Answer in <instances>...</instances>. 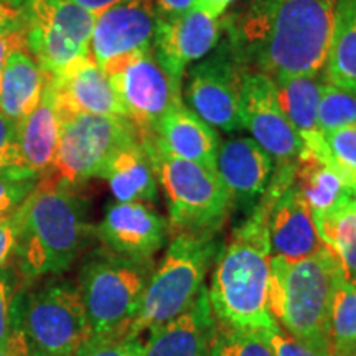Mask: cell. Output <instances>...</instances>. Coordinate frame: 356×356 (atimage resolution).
I'll return each mask as SVG.
<instances>
[{
  "label": "cell",
  "instance_id": "7a4b0ae2",
  "mask_svg": "<svg viewBox=\"0 0 356 356\" xmlns=\"http://www.w3.org/2000/svg\"><path fill=\"white\" fill-rule=\"evenodd\" d=\"M17 246L13 262L24 286L63 274L96 236L76 186L53 175L40 178L13 213Z\"/></svg>",
  "mask_w": 356,
  "mask_h": 356
},
{
  "label": "cell",
  "instance_id": "44dd1931",
  "mask_svg": "<svg viewBox=\"0 0 356 356\" xmlns=\"http://www.w3.org/2000/svg\"><path fill=\"white\" fill-rule=\"evenodd\" d=\"M61 118L50 79L38 106L17 122V145L26 175L35 180L48 175L55 163L61 134Z\"/></svg>",
  "mask_w": 356,
  "mask_h": 356
},
{
  "label": "cell",
  "instance_id": "5bb4252c",
  "mask_svg": "<svg viewBox=\"0 0 356 356\" xmlns=\"http://www.w3.org/2000/svg\"><path fill=\"white\" fill-rule=\"evenodd\" d=\"M168 221L147 203L115 202L96 226V238L114 254L145 266L165 246Z\"/></svg>",
  "mask_w": 356,
  "mask_h": 356
},
{
  "label": "cell",
  "instance_id": "ab89813d",
  "mask_svg": "<svg viewBox=\"0 0 356 356\" xmlns=\"http://www.w3.org/2000/svg\"><path fill=\"white\" fill-rule=\"evenodd\" d=\"M17 48H26L25 33H10L0 35V86H2L3 71H6L7 56Z\"/></svg>",
  "mask_w": 356,
  "mask_h": 356
},
{
  "label": "cell",
  "instance_id": "8d00e7d4",
  "mask_svg": "<svg viewBox=\"0 0 356 356\" xmlns=\"http://www.w3.org/2000/svg\"><path fill=\"white\" fill-rule=\"evenodd\" d=\"M17 246V222L13 215L0 218V270L8 269Z\"/></svg>",
  "mask_w": 356,
  "mask_h": 356
},
{
  "label": "cell",
  "instance_id": "5b68a950",
  "mask_svg": "<svg viewBox=\"0 0 356 356\" xmlns=\"http://www.w3.org/2000/svg\"><path fill=\"white\" fill-rule=\"evenodd\" d=\"M225 241L218 233L172 234L160 266L147 282L139 314L127 335L140 337L142 332L175 318L193 304L204 287Z\"/></svg>",
  "mask_w": 356,
  "mask_h": 356
},
{
  "label": "cell",
  "instance_id": "ee69618b",
  "mask_svg": "<svg viewBox=\"0 0 356 356\" xmlns=\"http://www.w3.org/2000/svg\"><path fill=\"white\" fill-rule=\"evenodd\" d=\"M2 2H8V3H13V6H19V0H2Z\"/></svg>",
  "mask_w": 356,
  "mask_h": 356
},
{
  "label": "cell",
  "instance_id": "30bf717a",
  "mask_svg": "<svg viewBox=\"0 0 356 356\" xmlns=\"http://www.w3.org/2000/svg\"><path fill=\"white\" fill-rule=\"evenodd\" d=\"M113 83L124 114L137 134L152 132L160 119L181 104V83L159 63L152 48L124 55L101 66Z\"/></svg>",
  "mask_w": 356,
  "mask_h": 356
},
{
  "label": "cell",
  "instance_id": "3957f363",
  "mask_svg": "<svg viewBox=\"0 0 356 356\" xmlns=\"http://www.w3.org/2000/svg\"><path fill=\"white\" fill-rule=\"evenodd\" d=\"M210 273L207 292L218 323L252 332L275 323L269 310L270 248L264 197L231 233Z\"/></svg>",
  "mask_w": 356,
  "mask_h": 356
},
{
  "label": "cell",
  "instance_id": "52a82bcc",
  "mask_svg": "<svg viewBox=\"0 0 356 356\" xmlns=\"http://www.w3.org/2000/svg\"><path fill=\"white\" fill-rule=\"evenodd\" d=\"M154 266L114 254L104 246L84 259L78 286L89 337H122L131 330Z\"/></svg>",
  "mask_w": 356,
  "mask_h": 356
},
{
  "label": "cell",
  "instance_id": "bcb514c9",
  "mask_svg": "<svg viewBox=\"0 0 356 356\" xmlns=\"http://www.w3.org/2000/svg\"><path fill=\"white\" fill-rule=\"evenodd\" d=\"M345 356H356V350H353V351H350L348 355H345Z\"/></svg>",
  "mask_w": 356,
  "mask_h": 356
},
{
  "label": "cell",
  "instance_id": "83f0119b",
  "mask_svg": "<svg viewBox=\"0 0 356 356\" xmlns=\"http://www.w3.org/2000/svg\"><path fill=\"white\" fill-rule=\"evenodd\" d=\"M356 350V287L338 280L330 309V356H345Z\"/></svg>",
  "mask_w": 356,
  "mask_h": 356
},
{
  "label": "cell",
  "instance_id": "f546056e",
  "mask_svg": "<svg viewBox=\"0 0 356 356\" xmlns=\"http://www.w3.org/2000/svg\"><path fill=\"white\" fill-rule=\"evenodd\" d=\"M328 162L343 177L346 185L356 195V124L338 127L323 134Z\"/></svg>",
  "mask_w": 356,
  "mask_h": 356
},
{
  "label": "cell",
  "instance_id": "e575fe53",
  "mask_svg": "<svg viewBox=\"0 0 356 356\" xmlns=\"http://www.w3.org/2000/svg\"><path fill=\"white\" fill-rule=\"evenodd\" d=\"M38 180H19L0 173V218L10 216L32 193Z\"/></svg>",
  "mask_w": 356,
  "mask_h": 356
},
{
  "label": "cell",
  "instance_id": "cb8c5ba5",
  "mask_svg": "<svg viewBox=\"0 0 356 356\" xmlns=\"http://www.w3.org/2000/svg\"><path fill=\"white\" fill-rule=\"evenodd\" d=\"M48 76L29 48H17L7 56L0 86V111L19 122L37 108Z\"/></svg>",
  "mask_w": 356,
  "mask_h": 356
},
{
  "label": "cell",
  "instance_id": "d590c367",
  "mask_svg": "<svg viewBox=\"0 0 356 356\" xmlns=\"http://www.w3.org/2000/svg\"><path fill=\"white\" fill-rule=\"evenodd\" d=\"M17 292L19 289H17V280L12 270H0V346L6 343L10 335Z\"/></svg>",
  "mask_w": 356,
  "mask_h": 356
},
{
  "label": "cell",
  "instance_id": "b9f144b4",
  "mask_svg": "<svg viewBox=\"0 0 356 356\" xmlns=\"http://www.w3.org/2000/svg\"><path fill=\"white\" fill-rule=\"evenodd\" d=\"M233 3V0H195V8L202 10L213 19H220V17L228 10V7Z\"/></svg>",
  "mask_w": 356,
  "mask_h": 356
},
{
  "label": "cell",
  "instance_id": "4fadbf2b",
  "mask_svg": "<svg viewBox=\"0 0 356 356\" xmlns=\"http://www.w3.org/2000/svg\"><path fill=\"white\" fill-rule=\"evenodd\" d=\"M241 118L244 129L269 154L274 167L296 165L304 142L280 108L273 78L243 70Z\"/></svg>",
  "mask_w": 356,
  "mask_h": 356
},
{
  "label": "cell",
  "instance_id": "ba28073f",
  "mask_svg": "<svg viewBox=\"0 0 356 356\" xmlns=\"http://www.w3.org/2000/svg\"><path fill=\"white\" fill-rule=\"evenodd\" d=\"M44 280L19 289L13 318L35 356H73L89 338V325L76 280Z\"/></svg>",
  "mask_w": 356,
  "mask_h": 356
},
{
  "label": "cell",
  "instance_id": "1f68e13d",
  "mask_svg": "<svg viewBox=\"0 0 356 356\" xmlns=\"http://www.w3.org/2000/svg\"><path fill=\"white\" fill-rule=\"evenodd\" d=\"M73 356H145L140 337H89Z\"/></svg>",
  "mask_w": 356,
  "mask_h": 356
},
{
  "label": "cell",
  "instance_id": "d4e9b609",
  "mask_svg": "<svg viewBox=\"0 0 356 356\" xmlns=\"http://www.w3.org/2000/svg\"><path fill=\"white\" fill-rule=\"evenodd\" d=\"M325 81L327 79L320 74H297L274 79L280 108L304 145L317 142L323 136L318 131L317 113Z\"/></svg>",
  "mask_w": 356,
  "mask_h": 356
},
{
  "label": "cell",
  "instance_id": "60d3db41",
  "mask_svg": "<svg viewBox=\"0 0 356 356\" xmlns=\"http://www.w3.org/2000/svg\"><path fill=\"white\" fill-rule=\"evenodd\" d=\"M155 6H157L155 7L157 15L172 17L193 8L195 0H155Z\"/></svg>",
  "mask_w": 356,
  "mask_h": 356
},
{
  "label": "cell",
  "instance_id": "74e56055",
  "mask_svg": "<svg viewBox=\"0 0 356 356\" xmlns=\"http://www.w3.org/2000/svg\"><path fill=\"white\" fill-rule=\"evenodd\" d=\"M26 15L24 8L0 0V35L25 33Z\"/></svg>",
  "mask_w": 356,
  "mask_h": 356
},
{
  "label": "cell",
  "instance_id": "e0dca14e",
  "mask_svg": "<svg viewBox=\"0 0 356 356\" xmlns=\"http://www.w3.org/2000/svg\"><path fill=\"white\" fill-rule=\"evenodd\" d=\"M274 172L269 154L254 139H233L220 147L216 173L228 191L233 208L249 215L264 197Z\"/></svg>",
  "mask_w": 356,
  "mask_h": 356
},
{
  "label": "cell",
  "instance_id": "9a60e30c",
  "mask_svg": "<svg viewBox=\"0 0 356 356\" xmlns=\"http://www.w3.org/2000/svg\"><path fill=\"white\" fill-rule=\"evenodd\" d=\"M221 22L198 8L180 15H157L152 51L167 73L181 83L186 66L202 60L221 38Z\"/></svg>",
  "mask_w": 356,
  "mask_h": 356
},
{
  "label": "cell",
  "instance_id": "f35d334b",
  "mask_svg": "<svg viewBox=\"0 0 356 356\" xmlns=\"http://www.w3.org/2000/svg\"><path fill=\"white\" fill-rule=\"evenodd\" d=\"M0 356H35L15 318H13L10 335H8L6 343L0 346Z\"/></svg>",
  "mask_w": 356,
  "mask_h": 356
},
{
  "label": "cell",
  "instance_id": "2e32d148",
  "mask_svg": "<svg viewBox=\"0 0 356 356\" xmlns=\"http://www.w3.org/2000/svg\"><path fill=\"white\" fill-rule=\"evenodd\" d=\"M157 10L152 0H124L96 19L91 55L102 66L114 58L152 48Z\"/></svg>",
  "mask_w": 356,
  "mask_h": 356
},
{
  "label": "cell",
  "instance_id": "ffe728a7",
  "mask_svg": "<svg viewBox=\"0 0 356 356\" xmlns=\"http://www.w3.org/2000/svg\"><path fill=\"white\" fill-rule=\"evenodd\" d=\"M159 149L177 159L190 160L216 170L220 134L181 102L160 119L152 132L144 134Z\"/></svg>",
  "mask_w": 356,
  "mask_h": 356
},
{
  "label": "cell",
  "instance_id": "4dcf8cb0",
  "mask_svg": "<svg viewBox=\"0 0 356 356\" xmlns=\"http://www.w3.org/2000/svg\"><path fill=\"white\" fill-rule=\"evenodd\" d=\"M213 356H275L257 332L238 330L218 323Z\"/></svg>",
  "mask_w": 356,
  "mask_h": 356
},
{
  "label": "cell",
  "instance_id": "8fae6325",
  "mask_svg": "<svg viewBox=\"0 0 356 356\" xmlns=\"http://www.w3.org/2000/svg\"><path fill=\"white\" fill-rule=\"evenodd\" d=\"M296 165L274 167L264 193L270 256L289 261L304 259L325 246L309 204L296 185Z\"/></svg>",
  "mask_w": 356,
  "mask_h": 356
},
{
  "label": "cell",
  "instance_id": "9c48e42d",
  "mask_svg": "<svg viewBox=\"0 0 356 356\" xmlns=\"http://www.w3.org/2000/svg\"><path fill=\"white\" fill-rule=\"evenodd\" d=\"M134 140H139V134L122 115H71L61 124L50 175L66 185H81L89 178L99 177L111 157Z\"/></svg>",
  "mask_w": 356,
  "mask_h": 356
},
{
  "label": "cell",
  "instance_id": "484cf974",
  "mask_svg": "<svg viewBox=\"0 0 356 356\" xmlns=\"http://www.w3.org/2000/svg\"><path fill=\"white\" fill-rule=\"evenodd\" d=\"M325 79L356 91V0H337Z\"/></svg>",
  "mask_w": 356,
  "mask_h": 356
},
{
  "label": "cell",
  "instance_id": "7c38bea8",
  "mask_svg": "<svg viewBox=\"0 0 356 356\" xmlns=\"http://www.w3.org/2000/svg\"><path fill=\"white\" fill-rule=\"evenodd\" d=\"M243 66L228 43L190 70L186 101L204 122L222 132L244 129L241 118Z\"/></svg>",
  "mask_w": 356,
  "mask_h": 356
},
{
  "label": "cell",
  "instance_id": "7402d4cb",
  "mask_svg": "<svg viewBox=\"0 0 356 356\" xmlns=\"http://www.w3.org/2000/svg\"><path fill=\"white\" fill-rule=\"evenodd\" d=\"M296 185L309 204L314 222L346 207L353 200V191L327 157L302 147L296 165Z\"/></svg>",
  "mask_w": 356,
  "mask_h": 356
},
{
  "label": "cell",
  "instance_id": "d6986e66",
  "mask_svg": "<svg viewBox=\"0 0 356 356\" xmlns=\"http://www.w3.org/2000/svg\"><path fill=\"white\" fill-rule=\"evenodd\" d=\"M48 79L63 119L78 114L126 118L113 83L92 55H88L60 78Z\"/></svg>",
  "mask_w": 356,
  "mask_h": 356
},
{
  "label": "cell",
  "instance_id": "6da1fadb",
  "mask_svg": "<svg viewBox=\"0 0 356 356\" xmlns=\"http://www.w3.org/2000/svg\"><path fill=\"white\" fill-rule=\"evenodd\" d=\"M337 0H246L225 26L238 63L273 79L320 74Z\"/></svg>",
  "mask_w": 356,
  "mask_h": 356
},
{
  "label": "cell",
  "instance_id": "836d02e7",
  "mask_svg": "<svg viewBox=\"0 0 356 356\" xmlns=\"http://www.w3.org/2000/svg\"><path fill=\"white\" fill-rule=\"evenodd\" d=\"M257 333L270 346L275 356H323L318 351L310 348L309 345H305L304 341L297 340L296 337H292L284 328H280L277 323L262 328Z\"/></svg>",
  "mask_w": 356,
  "mask_h": 356
},
{
  "label": "cell",
  "instance_id": "d6a6232c",
  "mask_svg": "<svg viewBox=\"0 0 356 356\" xmlns=\"http://www.w3.org/2000/svg\"><path fill=\"white\" fill-rule=\"evenodd\" d=\"M0 173L19 180H35L26 175L22 167L19 145H17V122L7 118L2 111H0Z\"/></svg>",
  "mask_w": 356,
  "mask_h": 356
},
{
  "label": "cell",
  "instance_id": "f6af8a7d",
  "mask_svg": "<svg viewBox=\"0 0 356 356\" xmlns=\"http://www.w3.org/2000/svg\"><path fill=\"white\" fill-rule=\"evenodd\" d=\"M351 207H353V210L356 211V195L353 197V200H351Z\"/></svg>",
  "mask_w": 356,
  "mask_h": 356
},
{
  "label": "cell",
  "instance_id": "8992f818",
  "mask_svg": "<svg viewBox=\"0 0 356 356\" xmlns=\"http://www.w3.org/2000/svg\"><path fill=\"white\" fill-rule=\"evenodd\" d=\"M139 140L165 197L170 236L220 233L233 204L216 170L172 157L147 137Z\"/></svg>",
  "mask_w": 356,
  "mask_h": 356
},
{
  "label": "cell",
  "instance_id": "f1b7e54d",
  "mask_svg": "<svg viewBox=\"0 0 356 356\" xmlns=\"http://www.w3.org/2000/svg\"><path fill=\"white\" fill-rule=\"evenodd\" d=\"M317 124L322 134L356 124V91L325 81L318 102Z\"/></svg>",
  "mask_w": 356,
  "mask_h": 356
},
{
  "label": "cell",
  "instance_id": "7bdbcfd3",
  "mask_svg": "<svg viewBox=\"0 0 356 356\" xmlns=\"http://www.w3.org/2000/svg\"><path fill=\"white\" fill-rule=\"evenodd\" d=\"M73 3H76L78 7L84 8V10L95 15L96 19L102 15L104 12H108L109 8H113L118 3L124 2V0H71Z\"/></svg>",
  "mask_w": 356,
  "mask_h": 356
},
{
  "label": "cell",
  "instance_id": "4316f807",
  "mask_svg": "<svg viewBox=\"0 0 356 356\" xmlns=\"http://www.w3.org/2000/svg\"><path fill=\"white\" fill-rule=\"evenodd\" d=\"M315 228L322 243L337 256L346 282L356 287V211L351 203L315 222Z\"/></svg>",
  "mask_w": 356,
  "mask_h": 356
},
{
  "label": "cell",
  "instance_id": "603a6c76",
  "mask_svg": "<svg viewBox=\"0 0 356 356\" xmlns=\"http://www.w3.org/2000/svg\"><path fill=\"white\" fill-rule=\"evenodd\" d=\"M99 178L108 181L111 193L118 202L149 204L159 198L157 178L140 140H134L119 149L111 157Z\"/></svg>",
  "mask_w": 356,
  "mask_h": 356
},
{
  "label": "cell",
  "instance_id": "277c9868",
  "mask_svg": "<svg viewBox=\"0 0 356 356\" xmlns=\"http://www.w3.org/2000/svg\"><path fill=\"white\" fill-rule=\"evenodd\" d=\"M341 277L340 262L327 246L299 261L270 256V315L280 328L323 356H330V309Z\"/></svg>",
  "mask_w": 356,
  "mask_h": 356
},
{
  "label": "cell",
  "instance_id": "ac0fdd59",
  "mask_svg": "<svg viewBox=\"0 0 356 356\" xmlns=\"http://www.w3.org/2000/svg\"><path fill=\"white\" fill-rule=\"evenodd\" d=\"M216 317L207 287L185 312L149 330L145 356H213Z\"/></svg>",
  "mask_w": 356,
  "mask_h": 356
}]
</instances>
